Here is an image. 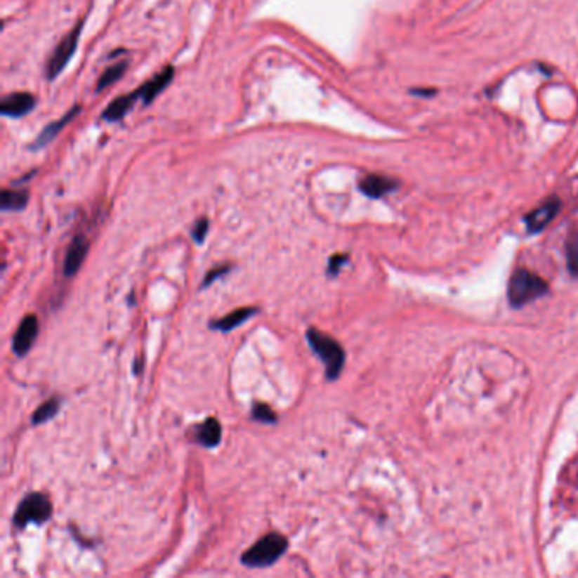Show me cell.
<instances>
[{
	"label": "cell",
	"mask_w": 578,
	"mask_h": 578,
	"mask_svg": "<svg viewBox=\"0 0 578 578\" xmlns=\"http://www.w3.org/2000/svg\"><path fill=\"white\" fill-rule=\"evenodd\" d=\"M567 263L573 277H578V232H573L567 243Z\"/></svg>",
	"instance_id": "19"
},
{
	"label": "cell",
	"mask_w": 578,
	"mask_h": 578,
	"mask_svg": "<svg viewBox=\"0 0 578 578\" xmlns=\"http://www.w3.org/2000/svg\"><path fill=\"white\" fill-rule=\"evenodd\" d=\"M560 211V200L551 199L548 202H544L543 206H539L538 209L531 212V214L526 216V225L530 229V232H539L543 231L546 225L555 219L556 214Z\"/></svg>",
	"instance_id": "8"
},
{
	"label": "cell",
	"mask_w": 578,
	"mask_h": 578,
	"mask_svg": "<svg viewBox=\"0 0 578 578\" xmlns=\"http://www.w3.org/2000/svg\"><path fill=\"white\" fill-rule=\"evenodd\" d=\"M171 79H173V68L168 67L163 70L162 73H158L155 79L147 80L143 87H139L136 90L138 97L141 98L145 104H150V102H153V98L157 97L163 88L168 87V84H170Z\"/></svg>",
	"instance_id": "12"
},
{
	"label": "cell",
	"mask_w": 578,
	"mask_h": 578,
	"mask_svg": "<svg viewBox=\"0 0 578 578\" xmlns=\"http://www.w3.org/2000/svg\"><path fill=\"white\" fill-rule=\"evenodd\" d=\"M348 260H350V256H348V255L331 256L329 266H327V275H329V277H336V275L341 272L343 266L348 263Z\"/></svg>",
	"instance_id": "23"
},
{
	"label": "cell",
	"mask_w": 578,
	"mask_h": 578,
	"mask_svg": "<svg viewBox=\"0 0 578 578\" xmlns=\"http://www.w3.org/2000/svg\"><path fill=\"white\" fill-rule=\"evenodd\" d=\"M397 187H399V183L395 180L382 177V175H368L360 182V190L370 199H380V197L392 194Z\"/></svg>",
	"instance_id": "10"
},
{
	"label": "cell",
	"mask_w": 578,
	"mask_h": 578,
	"mask_svg": "<svg viewBox=\"0 0 578 578\" xmlns=\"http://www.w3.org/2000/svg\"><path fill=\"white\" fill-rule=\"evenodd\" d=\"M61 407V400L58 397H55V399H49L44 402V404H41L38 409H36L34 414H32V424L38 426V424H43V422H48L49 419H53V417L56 416Z\"/></svg>",
	"instance_id": "17"
},
{
	"label": "cell",
	"mask_w": 578,
	"mask_h": 578,
	"mask_svg": "<svg viewBox=\"0 0 578 578\" xmlns=\"http://www.w3.org/2000/svg\"><path fill=\"white\" fill-rule=\"evenodd\" d=\"M53 514V506L51 500H49L44 494H39V492H32V494L26 495L22 500H20L18 511H15L14 523L15 527L22 530L27 524H43L49 520Z\"/></svg>",
	"instance_id": "4"
},
{
	"label": "cell",
	"mask_w": 578,
	"mask_h": 578,
	"mask_svg": "<svg viewBox=\"0 0 578 578\" xmlns=\"http://www.w3.org/2000/svg\"><path fill=\"white\" fill-rule=\"evenodd\" d=\"M80 29H81V24H79V26L70 32L68 36H65L63 41H61L58 46H56L55 51H53L51 58H49L48 61V68H46L49 80L56 79V77L63 72L65 67H67L68 61L72 60L73 53H75V49H77V44H79Z\"/></svg>",
	"instance_id": "5"
},
{
	"label": "cell",
	"mask_w": 578,
	"mask_h": 578,
	"mask_svg": "<svg viewBox=\"0 0 578 578\" xmlns=\"http://www.w3.org/2000/svg\"><path fill=\"white\" fill-rule=\"evenodd\" d=\"M289 549V541L285 536L278 534V532H270L256 541L244 555L241 556V563L249 568H265L273 565L282 556L285 555Z\"/></svg>",
	"instance_id": "2"
},
{
	"label": "cell",
	"mask_w": 578,
	"mask_h": 578,
	"mask_svg": "<svg viewBox=\"0 0 578 578\" xmlns=\"http://www.w3.org/2000/svg\"><path fill=\"white\" fill-rule=\"evenodd\" d=\"M548 292V285L543 278L530 270H518L511 278L509 302L512 307H520L534 301Z\"/></svg>",
	"instance_id": "3"
},
{
	"label": "cell",
	"mask_w": 578,
	"mask_h": 578,
	"mask_svg": "<svg viewBox=\"0 0 578 578\" xmlns=\"http://www.w3.org/2000/svg\"><path fill=\"white\" fill-rule=\"evenodd\" d=\"M194 438L199 445L206 446V448H216L221 442V438H223L221 422L216 417H209L202 424L197 426Z\"/></svg>",
	"instance_id": "13"
},
{
	"label": "cell",
	"mask_w": 578,
	"mask_h": 578,
	"mask_svg": "<svg viewBox=\"0 0 578 578\" xmlns=\"http://www.w3.org/2000/svg\"><path fill=\"white\" fill-rule=\"evenodd\" d=\"M209 232V219L207 217H202V219H199L195 223L194 228H192V237H194V241L197 244H202L204 241H206V236Z\"/></svg>",
	"instance_id": "21"
},
{
	"label": "cell",
	"mask_w": 578,
	"mask_h": 578,
	"mask_svg": "<svg viewBox=\"0 0 578 578\" xmlns=\"http://www.w3.org/2000/svg\"><path fill=\"white\" fill-rule=\"evenodd\" d=\"M80 112V107H73L72 110H70V112L67 114V116L65 117H61L60 121H56V122H51V124L48 126L46 129L43 131V133L39 134L38 136V139H36V143H34V147H39V146H46L49 141H53V139L56 138V134L60 133L61 129L65 128V126L68 124L70 121H72L73 117L77 116V114Z\"/></svg>",
	"instance_id": "15"
},
{
	"label": "cell",
	"mask_w": 578,
	"mask_h": 578,
	"mask_svg": "<svg viewBox=\"0 0 578 578\" xmlns=\"http://www.w3.org/2000/svg\"><path fill=\"white\" fill-rule=\"evenodd\" d=\"M126 67H128V63H126V61H122V63L112 65V67H109L107 70H105V72L102 73L100 79H98V85H97L98 92H100V90H104V88H107L109 85L116 84V81L121 79L122 75H124Z\"/></svg>",
	"instance_id": "18"
},
{
	"label": "cell",
	"mask_w": 578,
	"mask_h": 578,
	"mask_svg": "<svg viewBox=\"0 0 578 578\" xmlns=\"http://www.w3.org/2000/svg\"><path fill=\"white\" fill-rule=\"evenodd\" d=\"M306 338L310 350L322 360L324 367H326V379H338L343 372L344 360H346V355H344L341 344L336 341L334 338H331L329 334H324L319 329H315V327H309V329H307Z\"/></svg>",
	"instance_id": "1"
},
{
	"label": "cell",
	"mask_w": 578,
	"mask_h": 578,
	"mask_svg": "<svg viewBox=\"0 0 578 578\" xmlns=\"http://www.w3.org/2000/svg\"><path fill=\"white\" fill-rule=\"evenodd\" d=\"M229 270H231V266H229V265H221V266H216V268H212L211 272L206 275V278H204L202 289H207V287H211L216 280L223 278L224 275L229 272Z\"/></svg>",
	"instance_id": "22"
},
{
	"label": "cell",
	"mask_w": 578,
	"mask_h": 578,
	"mask_svg": "<svg viewBox=\"0 0 578 578\" xmlns=\"http://www.w3.org/2000/svg\"><path fill=\"white\" fill-rule=\"evenodd\" d=\"M34 96H31V93L27 92H15L4 97L0 110H2L4 116L7 117H22L26 116L27 112H31V110L34 109Z\"/></svg>",
	"instance_id": "7"
},
{
	"label": "cell",
	"mask_w": 578,
	"mask_h": 578,
	"mask_svg": "<svg viewBox=\"0 0 578 578\" xmlns=\"http://www.w3.org/2000/svg\"><path fill=\"white\" fill-rule=\"evenodd\" d=\"M251 416L253 419L258 422H263V424H275V422H277V416H275L272 407L266 404H261V402H255V404H253Z\"/></svg>",
	"instance_id": "20"
},
{
	"label": "cell",
	"mask_w": 578,
	"mask_h": 578,
	"mask_svg": "<svg viewBox=\"0 0 578 578\" xmlns=\"http://www.w3.org/2000/svg\"><path fill=\"white\" fill-rule=\"evenodd\" d=\"M38 331H39V322L38 317L34 314L26 315L22 319V322L19 324L18 331H15L14 339H12V351L22 358L31 351L32 344H34L36 338H38Z\"/></svg>",
	"instance_id": "6"
},
{
	"label": "cell",
	"mask_w": 578,
	"mask_h": 578,
	"mask_svg": "<svg viewBox=\"0 0 578 578\" xmlns=\"http://www.w3.org/2000/svg\"><path fill=\"white\" fill-rule=\"evenodd\" d=\"M88 253V241L84 236H77L70 244L67 256H65L63 263V273L65 277L72 278L79 273L81 263H84L85 256Z\"/></svg>",
	"instance_id": "9"
},
{
	"label": "cell",
	"mask_w": 578,
	"mask_h": 578,
	"mask_svg": "<svg viewBox=\"0 0 578 578\" xmlns=\"http://www.w3.org/2000/svg\"><path fill=\"white\" fill-rule=\"evenodd\" d=\"M133 372H134V375H141V372H143V360H136V363H134Z\"/></svg>",
	"instance_id": "24"
},
{
	"label": "cell",
	"mask_w": 578,
	"mask_h": 578,
	"mask_svg": "<svg viewBox=\"0 0 578 578\" xmlns=\"http://www.w3.org/2000/svg\"><path fill=\"white\" fill-rule=\"evenodd\" d=\"M29 194L26 190H4L2 211H22L27 206Z\"/></svg>",
	"instance_id": "16"
},
{
	"label": "cell",
	"mask_w": 578,
	"mask_h": 578,
	"mask_svg": "<svg viewBox=\"0 0 578 578\" xmlns=\"http://www.w3.org/2000/svg\"><path fill=\"white\" fill-rule=\"evenodd\" d=\"M255 314H258L256 307H241V309L232 310L231 314L224 315V317L217 319V321H212L211 329L221 331V333H229V331L236 329L241 324H244L248 319H251Z\"/></svg>",
	"instance_id": "11"
},
{
	"label": "cell",
	"mask_w": 578,
	"mask_h": 578,
	"mask_svg": "<svg viewBox=\"0 0 578 578\" xmlns=\"http://www.w3.org/2000/svg\"><path fill=\"white\" fill-rule=\"evenodd\" d=\"M138 100H139V97H138L136 90H134V92L128 93V96H121V97L114 98V100L107 105V109L104 110L102 117H104L105 121H109V122L121 121V119L126 117V114H128L129 110L133 109V105L136 104Z\"/></svg>",
	"instance_id": "14"
}]
</instances>
